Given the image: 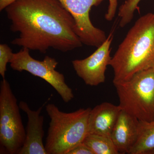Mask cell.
Masks as SVG:
<instances>
[{
    "label": "cell",
    "instance_id": "5bb4252c",
    "mask_svg": "<svg viewBox=\"0 0 154 154\" xmlns=\"http://www.w3.org/2000/svg\"><path fill=\"white\" fill-rule=\"evenodd\" d=\"M141 0H126L119 10V26L124 28L131 22L136 10L138 9V5Z\"/></svg>",
    "mask_w": 154,
    "mask_h": 154
},
{
    "label": "cell",
    "instance_id": "277c9868",
    "mask_svg": "<svg viewBox=\"0 0 154 154\" xmlns=\"http://www.w3.org/2000/svg\"><path fill=\"white\" fill-rule=\"evenodd\" d=\"M113 85L121 110L139 121L154 120V67L138 72L126 82Z\"/></svg>",
    "mask_w": 154,
    "mask_h": 154
},
{
    "label": "cell",
    "instance_id": "30bf717a",
    "mask_svg": "<svg viewBox=\"0 0 154 154\" xmlns=\"http://www.w3.org/2000/svg\"><path fill=\"white\" fill-rule=\"evenodd\" d=\"M139 120L121 110L110 138L119 154H129L138 137Z\"/></svg>",
    "mask_w": 154,
    "mask_h": 154
},
{
    "label": "cell",
    "instance_id": "6da1fadb",
    "mask_svg": "<svg viewBox=\"0 0 154 154\" xmlns=\"http://www.w3.org/2000/svg\"><path fill=\"white\" fill-rule=\"evenodd\" d=\"M5 10L10 29L19 33L14 45L44 54L50 48L67 52L82 45L73 17L58 0H17Z\"/></svg>",
    "mask_w": 154,
    "mask_h": 154
},
{
    "label": "cell",
    "instance_id": "9c48e42d",
    "mask_svg": "<svg viewBox=\"0 0 154 154\" xmlns=\"http://www.w3.org/2000/svg\"><path fill=\"white\" fill-rule=\"evenodd\" d=\"M19 106L27 114L28 122L25 142L19 154H48L43 143L44 117L41 115L43 105L33 110L26 102L21 101Z\"/></svg>",
    "mask_w": 154,
    "mask_h": 154
},
{
    "label": "cell",
    "instance_id": "4fadbf2b",
    "mask_svg": "<svg viewBox=\"0 0 154 154\" xmlns=\"http://www.w3.org/2000/svg\"><path fill=\"white\" fill-rule=\"evenodd\" d=\"M83 143L94 154H119L110 137L88 134Z\"/></svg>",
    "mask_w": 154,
    "mask_h": 154
},
{
    "label": "cell",
    "instance_id": "5b68a950",
    "mask_svg": "<svg viewBox=\"0 0 154 154\" xmlns=\"http://www.w3.org/2000/svg\"><path fill=\"white\" fill-rule=\"evenodd\" d=\"M17 103L9 82L3 79L0 84L1 153L19 154L26 137V130Z\"/></svg>",
    "mask_w": 154,
    "mask_h": 154
},
{
    "label": "cell",
    "instance_id": "2e32d148",
    "mask_svg": "<svg viewBox=\"0 0 154 154\" xmlns=\"http://www.w3.org/2000/svg\"><path fill=\"white\" fill-rule=\"evenodd\" d=\"M117 0H109V5L107 12L105 15V19L108 21H111L115 17L117 10Z\"/></svg>",
    "mask_w": 154,
    "mask_h": 154
},
{
    "label": "cell",
    "instance_id": "7c38bea8",
    "mask_svg": "<svg viewBox=\"0 0 154 154\" xmlns=\"http://www.w3.org/2000/svg\"><path fill=\"white\" fill-rule=\"evenodd\" d=\"M154 154V120L139 121L137 140L129 154Z\"/></svg>",
    "mask_w": 154,
    "mask_h": 154
},
{
    "label": "cell",
    "instance_id": "ba28073f",
    "mask_svg": "<svg viewBox=\"0 0 154 154\" xmlns=\"http://www.w3.org/2000/svg\"><path fill=\"white\" fill-rule=\"evenodd\" d=\"M113 31L114 29L91 55L84 59L72 61L76 74L88 85L96 86L105 82V72L112 57L110 47L113 40Z\"/></svg>",
    "mask_w": 154,
    "mask_h": 154
},
{
    "label": "cell",
    "instance_id": "3957f363",
    "mask_svg": "<svg viewBox=\"0 0 154 154\" xmlns=\"http://www.w3.org/2000/svg\"><path fill=\"white\" fill-rule=\"evenodd\" d=\"M45 109L50 118L45 145L48 154H67L83 142L88 133L91 108L65 113L50 103L46 105Z\"/></svg>",
    "mask_w": 154,
    "mask_h": 154
},
{
    "label": "cell",
    "instance_id": "8fae6325",
    "mask_svg": "<svg viewBox=\"0 0 154 154\" xmlns=\"http://www.w3.org/2000/svg\"><path fill=\"white\" fill-rule=\"evenodd\" d=\"M121 110L119 105L107 102L91 109L88 119V134L110 137Z\"/></svg>",
    "mask_w": 154,
    "mask_h": 154
},
{
    "label": "cell",
    "instance_id": "9a60e30c",
    "mask_svg": "<svg viewBox=\"0 0 154 154\" xmlns=\"http://www.w3.org/2000/svg\"><path fill=\"white\" fill-rule=\"evenodd\" d=\"M14 53L8 45H0V75L3 79H5L7 64L10 62Z\"/></svg>",
    "mask_w": 154,
    "mask_h": 154
},
{
    "label": "cell",
    "instance_id": "7a4b0ae2",
    "mask_svg": "<svg viewBox=\"0 0 154 154\" xmlns=\"http://www.w3.org/2000/svg\"><path fill=\"white\" fill-rule=\"evenodd\" d=\"M113 83L128 81L138 72L154 67V14L140 17L111 57Z\"/></svg>",
    "mask_w": 154,
    "mask_h": 154
},
{
    "label": "cell",
    "instance_id": "e0dca14e",
    "mask_svg": "<svg viewBox=\"0 0 154 154\" xmlns=\"http://www.w3.org/2000/svg\"><path fill=\"white\" fill-rule=\"evenodd\" d=\"M67 154H94L84 143H80L71 149Z\"/></svg>",
    "mask_w": 154,
    "mask_h": 154
},
{
    "label": "cell",
    "instance_id": "8992f818",
    "mask_svg": "<svg viewBox=\"0 0 154 154\" xmlns=\"http://www.w3.org/2000/svg\"><path fill=\"white\" fill-rule=\"evenodd\" d=\"M29 51L22 48L19 52L14 53L10 62L11 68L18 72L25 71L41 78L55 89L64 102L71 101L74 97L73 93L66 83L64 75L56 70L58 64L56 60L46 56L43 60H38L31 56Z\"/></svg>",
    "mask_w": 154,
    "mask_h": 154
},
{
    "label": "cell",
    "instance_id": "52a82bcc",
    "mask_svg": "<svg viewBox=\"0 0 154 154\" xmlns=\"http://www.w3.org/2000/svg\"><path fill=\"white\" fill-rule=\"evenodd\" d=\"M73 17L75 31L83 44L99 47L107 38L105 31L95 27L90 17L92 7L104 0H58Z\"/></svg>",
    "mask_w": 154,
    "mask_h": 154
},
{
    "label": "cell",
    "instance_id": "ac0fdd59",
    "mask_svg": "<svg viewBox=\"0 0 154 154\" xmlns=\"http://www.w3.org/2000/svg\"><path fill=\"white\" fill-rule=\"evenodd\" d=\"M17 0H0V11H2Z\"/></svg>",
    "mask_w": 154,
    "mask_h": 154
}]
</instances>
